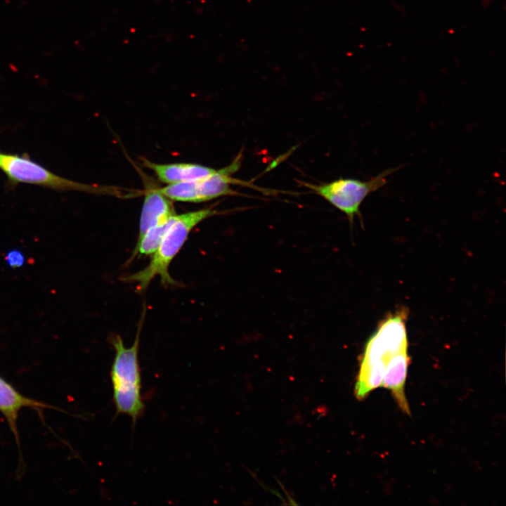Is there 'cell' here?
<instances>
[{
	"instance_id": "obj_9",
	"label": "cell",
	"mask_w": 506,
	"mask_h": 506,
	"mask_svg": "<svg viewBox=\"0 0 506 506\" xmlns=\"http://www.w3.org/2000/svg\"><path fill=\"white\" fill-rule=\"evenodd\" d=\"M396 353L390 351L378 356L363 354L355 385L358 399H363L370 391L382 387L387 361Z\"/></svg>"
},
{
	"instance_id": "obj_7",
	"label": "cell",
	"mask_w": 506,
	"mask_h": 506,
	"mask_svg": "<svg viewBox=\"0 0 506 506\" xmlns=\"http://www.w3.org/2000/svg\"><path fill=\"white\" fill-rule=\"evenodd\" d=\"M142 164L152 170L161 182L167 185L197 180L217 170L194 163L157 164L145 158L143 159Z\"/></svg>"
},
{
	"instance_id": "obj_3",
	"label": "cell",
	"mask_w": 506,
	"mask_h": 506,
	"mask_svg": "<svg viewBox=\"0 0 506 506\" xmlns=\"http://www.w3.org/2000/svg\"><path fill=\"white\" fill-rule=\"evenodd\" d=\"M242 159V153L240 152L229 165L217 169L211 175L195 181L169 184L160 188V190L170 200L183 202H202L222 196L238 195L232 185L271 193L269 190L259 188L250 181L233 176L240 168Z\"/></svg>"
},
{
	"instance_id": "obj_2",
	"label": "cell",
	"mask_w": 506,
	"mask_h": 506,
	"mask_svg": "<svg viewBox=\"0 0 506 506\" xmlns=\"http://www.w3.org/2000/svg\"><path fill=\"white\" fill-rule=\"evenodd\" d=\"M141 326L130 347L124 346L119 335L113 336L110 341L115 351L110 378L116 414L129 415L134 424L142 415L145 407L141 395V375L138 358Z\"/></svg>"
},
{
	"instance_id": "obj_6",
	"label": "cell",
	"mask_w": 506,
	"mask_h": 506,
	"mask_svg": "<svg viewBox=\"0 0 506 506\" xmlns=\"http://www.w3.org/2000/svg\"><path fill=\"white\" fill-rule=\"evenodd\" d=\"M172 200L165 196L160 188L145 190L140 217L138 238L150 228L164 223L176 214Z\"/></svg>"
},
{
	"instance_id": "obj_5",
	"label": "cell",
	"mask_w": 506,
	"mask_h": 506,
	"mask_svg": "<svg viewBox=\"0 0 506 506\" xmlns=\"http://www.w3.org/2000/svg\"><path fill=\"white\" fill-rule=\"evenodd\" d=\"M0 169L13 181L57 190H78L94 194L113 193L112 188L85 184L58 176L29 158L0 153Z\"/></svg>"
},
{
	"instance_id": "obj_10",
	"label": "cell",
	"mask_w": 506,
	"mask_h": 506,
	"mask_svg": "<svg viewBox=\"0 0 506 506\" xmlns=\"http://www.w3.org/2000/svg\"><path fill=\"white\" fill-rule=\"evenodd\" d=\"M25 407L41 408L46 407V406L22 396L0 377V411L7 419L15 436H17L16 422L18 414Z\"/></svg>"
},
{
	"instance_id": "obj_11",
	"label": "cell",
	"mask_w": 506,
	"mask_h": 506,
	"mask_svg": "<svg viewBox=\"0 0 506 506\" xmlns=\"http://www.w3.org/2000/svg\"><path fill=\"white\" fill-rule=\"evenodd\" d=\"M174 216L164 223L150 228L144 235L138 238L130 260H132L136 256L151 255L155 252Z\"/></svg>"
},
{
	"instance_id": "obj_12",
	"label": "cell",
	"mask_w": 506,
	"mask_h": 506,
	"mask_svg": "<svg viewBox=\"0 0 506 506\" xmlns=\"http://www.w3.org/2000/svg\"><path fill=\"white\" fill-rule=\"evenodd\" d=\"M5 259L8 264L12 268L20 267L25 261L23 254L18 250L10 251L7 253Z\"/></svg>"
},
{
	"instance_id": "obj_1",
	"label": "cell",
	"mask_w": 506,
	"mask_h": 506,
	"mask_svg": "<svg viewBox=\"0 0 506 506\" xmlns=\"http://www.w3.org/2000/svg\"><path fill=\"white\" fill-rule=\"evenodd\" d=\"M218 214H220V212L212 207L176 214L157 249L152 254L148 265L126 276L124 280L136 283L139 290L146 289L156 276H160L162 283L165 286L176 284L169 273L171 262L184 245L191 231L202 221Z\"/></svg>"
},
{
	"instance_id": "obj_8",
	"label": "cell",
	"mask_w": 506,
	"mask_h": 506,
	"mask_svg": "<svg viewBox=\"0 0 506 506\" xmlns=\"http://www.w3.org/2000/svg\"><path fill=\"white\" fill-rule=\"evenodd\" d=\"M410 363L408 350L392 355L386 364L382 386L389 389L400 408L410 415V408L405 394V383Z\"/></svg>"
},
{
	"instance_id": "obj_4",
	"label": "cell",
	"mask_w": 506,
	"mask_h": 506,
	"mask_svg": "<svg viewBox=\"0 0 506 506\" xmlns=\"http://www.w3.org/2000/svg\"><path fill=\"white\" fill-rule=\"evenodd\" d=\"M403 166L386 169L366 181L340 178L320 184L300 183L345 214L351 222L356 216L361 215L360 207L364 200L387 184V177Z\"/></svg>"
}]
</instances>
